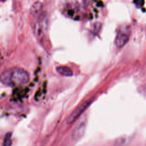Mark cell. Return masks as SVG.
Wrapping results in <instances>:
<instances>
[{
    "label": "cell",
    "mask_w": 146,
    "mask_h": 146,
    "mask_svg": "<svg viewBox=\"0 0 146 146\" xmlns=\"http://www.w3.org/2000/svg\"><path fill=\"white\" fill-rule=\"evenodd\" d=\"M1 82L7 86H13L26 84L29 80V75L24 69L13 67L3 71L1 74Z\"/></svg>",
    "instance_id": "obj_1"
},
{
    "label": "cell",
    "mask_w": 146,
    "mask_h": 146,
    "mask_svg": "<svg viewBox=\"0 0 146 146\" xmlns=\"http://www.w3.org/2000/svg\"><path fill=\"white\" fill-rule=\"evenodd\" d=\"M94 98H91L87 101L83 102L80 106H79L76 109H75L72 112L70 115V116L67 119V123L68 124H71L74 123L79 117L82 115V114L88 108V107L93 102Z\"/></svg>",
    "instance_id": "obj_2"
},
{
    "label": "cell",
    "mask_w": 146,
    "mask_h": 146,
    "mask_svg": "<svg viewBox=\"0 0 146 146\" xmlns=\"http://www.w3.org/2000/svg\"><path fill=\"white\" fill-rule=\"evenodd\" d=\"M86 125L87 119L84 116L79 121L72 131V138L73 140H78L83 136L86 130Z\"/></svg>",
    "instance_id": "obj_3"
},
{
    "label": "cell",
    "mask_w": 146,
    "mask_h": 146,
    "mask_svg": "<svg viewBox=\"0 0 146 146\" xmlns=\"http://www.w3.org/2000/svg\"><path fill=\"white\" fill-rule=\"evenodd\" d=\"M129 38V30L125 28L119 30L115 40V43L117 48L123 47L128 41Z\"/></svg>",
    "instance_id": "obj_4"
},
{
    "label": "cell",
    "mask_w": 146,
    "mask_h": 146,
    "mask_svg": "<svg viewBox=\"0 0 146 146\" xmlns=\"http://www.w3.org/2000/svg\"><path fill=\"white\" fill-rule=\"evenodd\" d=\"M56 71L60 75L64 76H71L73 74L72 70L66 66H59L56 68Z\"/></svg>",
    "instance_id": "obj_5"
},
{
    "label": "cell",
    "mask_w": 146,
    "mask_h": 146,
    "mask_svg": "<svg viewBox=\"0 0 146 146\" xmlns=\"http://www.w3.org/2000/svg\"><path fill=\"white\" fill-rule=\"evenodd\" d=\"M42 9V3L40 2H36L31 6V13L33 15H37L41 12Z\"/></svg>",
    "instance_id": "obj_6"
},
{
    "label": "cell",
    "mask_w": 146,
    "mask_h": 146,
    "mask_svg": "<svg viewBox=\"0 0 146 146\" xmlns=\"http://www.w3.org/2000/svg\"><path fill=\"white\" fill-rule=\"evenodd\" d=\"M12 140H11V133L8 132L6 134L3 140V146H11Z\"/></svg>",
    "instance_id": "obj_7"
},
{
    "label": "cell",
    "mask_w": 146,
    "mask_h": 146,
    "mask_svg": "<svg viewBox=\"0 0 146 146\" xmlns=\"http://www.w3.org/2000/svg\"><path fill=\"white\" fill-rule=\"evenodd\" d=\"M6 1V0H1V1L2 2H5V1Z\"/></svg>",
    "instance_id": "obj_8"
}]
</instances>
